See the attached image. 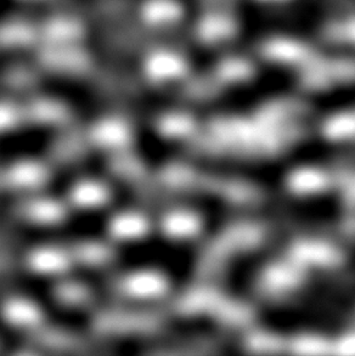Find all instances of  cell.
<instances>
[{"mask_svg":"<svg viewBox=\"0 0 355 356\" xmlns=\"http://www.w3.org/2000/svg\"><path fill=\"white\" fill-rule=\"evenodd\" d=\"M164 320L157 314L144 310L109 309L96 314L93 326L107 336H141L159 331Z\"/></svg>","mask_w":355,"mask_h":356,"instance_id":"cell-1","label":"cell"},{"mask_svg":"<svg viewBox=\"0 0 355 356\" xmlns=\"http://www.w3.org/2000/svg\"><path fill=\"white\" fill-rule=\"evenodd\" d=\"M38 63L49 72L70 77H83L94 68V60L76 43L52 44L40 51Z\"/></svg>","mask_w":355,"mask_h":356,"instance_id":"cell-2","label":"cell"},{"mask_svg":"<svg viewBox=\"0 0 355 356\" xmlns=\"http://www.w3.org/2000/svg\"><path fill=\"white\" fill-rule=\"evenodd\" d=\"M301 71V83L304 87L326 89L355 82V58L317 56Z\"/></svg>","mask_w":355,"mask_h":356,"instance_id":"cell-3","label":"cell"},{"mask_svg":"<svg viewBox=\"0 0 355 356\" xmlns=\"http://www.w3.org/2000/svg\"><path fill=\"white\" fill-rule=\"evenodd\" d=\"M169 289L167 276L157 270L141 269L115 277L111 291L125 298L154 299L164 296Z\"/></svg>","mask_w":355,"mask_h":356,"instance_id":"cell-4","label":"cell"},{"mask_svg":"<svg viewBox=\"0 0 355 356\" xmlns=\"http://www.w3.org/2000/svg\"><path fill=\"white\" fill-rule=\"evenodd\" d=\"M205 13L197 19L195 34L198 42L206 45L223 43L239 31V21L230 5L205 6Z\"/></svg>","mask_w":355,"mask_h":356,"instance_id":"cell-5","label":"cell"},{"mask_svg":"<svg viewBox=\"0 0 355 356\" xmlns=\"http://www.w3.org/2000/svg\"><path fill=\"white\" fill-rule=\"evenodd\" d=\"M260 54L267 60L278 65L306 67L317 58L315 50L302 40L287 37H274L260 44Z\"/></svg>","mask_w":355,"mask_h":356,"instance_id":"cell-6","label":"cell"},{"mask_svg":"<svg viewBox=\"0 0 355 356\" xmlns=\"http://www.w3.org/2000/svg\"><path fill=\"white\" fill-rule=\"evenodd\" d=\"M115 154V157L111 159V168L117 177L129 183L144 197L155 200L162 195L159 186L150 178L144 162L136 154L128 149Z\"/></svg>","mask_w":355,"mask_h":356,"instance_id":"cell-7","label":"cell"},{"mask_svg":"<svg viewBox=\"0 0 355 356\" xmlns=\"http://www.w3.org/2000/svg\"><path fill=\"white\" fill-rule=\"evenodd\" d=\"M143 70L145 76L152 82H171L187 74L189 63L182 53L174 49H154L145 55Z\"/></svg>","mask_w":355,"mask_h":356,"instance_id":"cell-8","label":"cell"},{"mask_svg":"<svg viewBox=\"0 0 355 356\" xmlns=\"http://www.w3.org/2000/svg\"><path fill=\"white\" fill-rule=\"evenodd\" d=\"M87 136L95 146L110 149L112 152H120L129 149L134 133L128 122L120 117L110 116L97 120Z\"/></svg>","mask_w":355,"mask_h":356,"instance_id":"cell-9","label":"cell"},{"mask_svg":"<svg viewBox=\"0 0 355 356\" xmlns=\"http://www.w3.org/2000/svg\"><path fill=\"white\" fill-rule=\"evenodd\" d=\"M48 167L34 159L15 162L0 172V185L19 191H29L40 188L48 181Z\"/></svg>","mask_w":355,"mask_h":356,"instance_id":"cell-10","label":"cell"},{"mask_svg":"<svg viewBox=\"0 0 355 356\" xmlns=\"http://www.w3.org/2000/svg\"><path fill=\"white\" fill-rule=\"evenodd\" d=\"M14 213L19 220L34 225H55L68 216L63 203L50 197L24 198L15 206Z\"/></svg>","mask_w":355,"mask_h":356,"instance_id":"cell-11","label":"cell"},{"mask_svg":"<svg viewBox=\"0 0 355 356\" xmlns=\"http://www.w3.org/2000/svg\"><path fill=\"white\" fill-rule=\"evenodd\" d=\"M34 343L38 349L48 352L87 354L95 353L90 342L78 336L77 333L60 328H42L34 330Z\"/></svg>","mask_w":355,"mask_h":356,"instance_id":"cell-12","label":"cell"},{"mask_svg":"<svg viewBox=\"0 0 355 356\" xmlns=\"http://www.w3.org/2000/svg\"><path fill=\"white\" fill-rule=\"evenodd\" d=\"M40 40V24L26 17L0 21V50L29 48Z\"/></svg>","mask_w":355,"mask_h":356,"instance_id":"cell-13","label":"cell"},{"mask_svg":"<svg viewBox=\"0 0 355 356\" xmlns=\"http://www.w3.org/2000/svg\"><path fill=\"white\" fill-rule=\"evenodd\" d=\"M27 259L29 269L43 275L63 274L74 265L70 245H42L32 250Z\"/></svg>","mask_w":355,"mask_h":356,"instance_id":"cell-14","label":"cell"},{"mask_svg":"<svg viewBox=\"0 0 355 356\" xmlns=\"http://www.w3.org/2000/svg\"><path fill=\"white\" fill-rule=\"evenodd\" d=\"M40 24V39L45 45L77 43L86 33L81 19L73 15H54Z\"/></svg>","mask_w":355,"mask_h":356,"instance_id":"cell-15","label":"cell"},{"mask_svg":"<svg viewBox=\"0 0 355 356\" xmlns=\"http://www.w3.org/2000/svg\"><path fill=\"white\" fill-rule=\"evenodd\" d=\"M24 107L27 125L56 127L66 123L71 117L68 104L55 97H37Z\"/></svg>","mask_w":355,"mask_h":356,"instance_id":"cell-16","label":"cell"},{"mask_svg":"<svg viewBox=\"0 0 355 356\" xmlns=\"http://www.w3.org/2000/svg\"><path fill=\"white\" fill-rule=\"evenodd\" d=\"M184 8L179 0H145L139 17L146 29H164L182 19Z\"/></svg>","mask_w":355,"mask_h":356,"instance_id":"cell-17","label":"cell"},{"mask_svg":"<svg viewBox=\"0 0 355 356\" xmlns=\"http://www.w3.org/2000/svg\"><path fill=\"white\" fill-rule=\"evenodd\" d=\"M6 323L21 328L40 327L43 323V312L33 300L22 297H14L5 300L1 308Z\"/></svg>","mask_w":355,"mask_h":356,"instance_id":"cell-18","label":"cell"},{"mask_svg":"<svg viewBox=\"0 0 355 356\" xmlns=\"http://www.w3.org/2000/svg\"><path fill=\"white\" fill-rule=\"evenodd\" d=\"M111 236L120 241L139 240L150 232L149 218L136 211H125L116 214L109 222Z\"/></svg>","mask_w":355,"mask_h":356,"instance_id":"cell-19","label":"cell"},{"mask_svg":"<svg viewBox=\"0 0 355 356\" xmlns=\"http://www.w3.org/2000/svg\"><path fill=\"white\" fill-rule=\"evenodd\" d=\"M111 190L105 183L95 179H84L73 185L70 191L71 202L78 208L94 209L110 201Z\"/></svg>","mask_w":355,"mask_h":356,"instance_id":"cell-20","label":"cell"},{"mask_svg":"<svg viewBox=\"0 0 355 356\" xmlns=\"http://www.w3.org/2000/svg\"><path fill=\"white\" fill-rule=\"evenodd\" d=\"M200 227L201 220L196 213L185 209L169 211L161 220L162 232L174 240H182L196 235Z\"/></svg>","mask_w":355,"mask_h":356,"instance_id":"cell-21","label":"cell"},{"mask_svg":"<svg viewBox=\"0 0 355 356\" xmlns=\"http://www.w3.org/2000/svg\"><path fill=\"white\" fill-rule=\"evenodd\" d=\"M210 76L219 88L226 84L244 83L253 76V66L246 58L230 56L216 63Z\"/></svg>","mask_w":355,"mask_h":356,"instance_id":"cell-22","label":"cell"},{"mask_svg":"<svg viewBox=\"0 0 355 356\" xmlns=\"http://www.w3.org/2000/svg\"><path fill=\"white\" fill-rule=\"evenodd\" d=\"M74 265L101 266L109 264L115 257L110 245L97 240H83L70 245Z\"/></svg>","mask_w":355,"mask_h":356,"instance_id":"cell-23","label":"cell"},{"mask_svg":"<svg viewBox=\"0 0 355 356\" xmlns=\"http://www.w3.org/2000/svg\"><path fill=\"white\" fill-rule=\"evenodd\" d=\"M87 141V135L83 136L77 130H70L54 143L52 154L60 163H72L86 154Z\"/></svg>","mask_w":355,"mask_h":356,"instance_id":"cell-24","label":"cell"},{"mask_svg":"<svg viewBox=\"0 0 355 356\" xmlns=\"http://www.w3.org/2000/svg\"><path fill=\"white\" fill-rule=\"evenodd\" d=\"M324 39L333 44L355 45V14L332 19L322 29Z\"/></svg>","mask_w":355,"mask_h":356,"instance_id":"cell-25","label":"cell"},{"mask_svg":"<svg viewBox=\"0 0 355 356\" xmlns=\"http://www.w3.org/2000/svg\"><path fill=\"white\" fill-rule=\"evenodd\" d=\"M159 134L171 139L190 138L194 134V120L187 113L169 112L159 117L157 122Z\"/></svg>","mask_w":355,"mask_h":356,"instance_id":"cell-26","label":"cell"},{"mask_svg":"<svg viewBox=\"0 0 355 356\" xmlns=\"http://www.w3.org/2000/svg\"><path fill=\"white\" fill-rule=\"evenodd\" d=\"M55 298L68 308H82L90 303L93 292L87 284L78 281H66L55 289Z\"/></svg>","mask_w":355,"mask_h":356,"instance_id":"cell-27","label":"cell"},{"mask_svg":"<svg viewBox=\"0 0 355 356\" xmlns=\"http://www.w3.org/2000/svg\"><path fill=\"white\" fill-rule=\"evenodd\" d=\"M27 125L24 107L14 102H0V133Z\"/></svg>","mask_w":355,"mask_h":356,"instance_id":"cell-28","label":"cell"},{"mask_svg":"<svg viewBox=\"0 0 355 356\" xmlns=\"http://www.w3.org/2000/svg\"><path fill=\"white\" fill-rule=\"evenodd\" d=\"M36 81V74L26 66H14L6 72V82L16 88L29 87Z\"/></svg>","mask_w":355,"mask_h":356,"instance_id":"cell-29","label":"cell"},{"mask_svg":"<svg viewBox=\"0 0 355 356\" xmlns=\"http://www.w3.org/2000/svg\"><path fill=\"white\" fill-rule=\"evenodd\" d=\"M129 5V0H99L96 3V11L104 19H116L122 14Z\"/></svg>","mask_w":355,"mask_h":356,"instance_id":"cell-30","label":"cell"},{"mask_svg":"<svg viewBox=\"0 0 355 356\" xmlns=\"http://www.w3.org/2000/svg\"><path fill=\"white\" fill-rule=\"evenodd\" d=\"M235 0H201L202 4L205 6H213V5H230L234 6Z\"/></svg>","mask_w":355,"mask_h":356,"instance_id":"cell-31","label":"cell"},{"mask_svg":"<svg viewBox=\"0 0 355 356\" xmlns=\"http://www.w3.org/2000/svg\"><path fill=\"white\" fill-rule=\"evenodd\" d=\"M265 1H283V0H265Z\"/></svg>","mask_w":355,"mask_h":356,"instance_id":"cell-32","label":"cell"}]
</instances>
